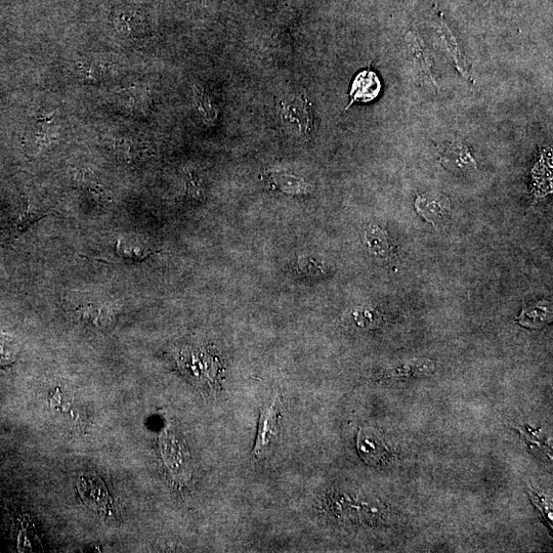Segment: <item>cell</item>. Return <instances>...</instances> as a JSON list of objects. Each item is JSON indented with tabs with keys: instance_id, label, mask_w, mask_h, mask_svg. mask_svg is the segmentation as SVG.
<instances>
[{
	"instance_id": "cell-1",
	"label": "cell",
	"mask_w": 553,
	"mask_h": 553,
	"mask_svg": "<svg viewBox=\"0 0 553 553\" xmlns=\"http://www.w3.org/2000/svg\"><path fill=\"white\" fill-rule=\"evenodd\" d=\"M181 368L198 387L208 391L219 390L221 362L209 352L201 349L187 350L181 357Z\"/></svg>"
},
{
	"instance_id": "cell-2",
	"label": "cell",
	"mask_w": 553,
	"mask_h": 553,
	"mask_svg": "<svg viewBox=\"0 0 553 553\" xmlns=\"http://www.w3.org/2000/svg\"><path fill=\"white\" fill-rule=\"evenodd\" d=\"M161 457L170 477L181 486L192 480L193 465L186 446L173 431H165L159 440Z\"/></svg>"
},
{
	"instance_id": "cell-3",
	"label": "cell",
	"mask_w": 553,
	"mask_h": 553,
	"mask_svg": "<svg viewBox=\"0 0 553 553\" xmlns=\"http://www.w3.org/2000/svg\"><path fill=\"white\" fill-rule=\"evenodd\" d=\"M280 418V398L275 395L261 411L258 436L253 448L255 458L262 460L271 453L279 437Z\"/></svg>"
},
{
	"instance_id": "cell-4",
	"label": "cell",
	"mask_w": 553,
	"mask_h": 553,
	"mask_svg": "<svg viewBox=\"0 0 553 553\" xmlns=\"http://www.w3.org/2000/svg\"><path fill=\"white\" fill-rule=\"evenodd\" d=\"M283 124L294 135L308 138L312 130L309 102L303 96H289L280 102Z\"/></svg>"
},
{
	"instance_id": "cell-5",
	"label": "cell",
	"mask_w": 553,
	"mask_h": 553,
	"mask_svg": "<svg viewBox=\"0 0 553 553\" xmlns=\"http://www.w3.org/2000/svg\"><path fill=\"white\" fill-rule=\"evenodd\" d=\"M415 208L421 218L438 229L449 220L451 202L444 194L429 192L417 196Z\"/></svg>"
},
{
	"instance_id": "cell-6",
	"label": "cell",
	"mask_w": 553,
	"mask_h": 553,
	"mask_svg": "<svg viewBox=\"0 0 553 553\" xmlns=\"http://www.w3.org/2000/svg\"><path fill=\"white\" fill-rule=\"evenodd\" d=\"M71 304V311L84 323L105 329L110 327L115 321L116 311L111 303L83 299L71 301Z\"/></svg>"
},
{
	"instance_id": "cell-7",
	"label": "cell",
	"mask_w": 553,
	"mask_h": 553,
	"mask_svg": "<svg viewBox=\"0 0 553 553\" xmlns=\"http://www.w3.org/2000/svg\"><path fill=\"white\" fill-rule=\"evenodd\" d=\"M358 448L362 458L369 464L384 463L390 455L385 441L370 430H364L360 433Z\"/></svg>"
},
{
	"instance_id": "cell-8",
	"label": "cell",
	"mask_w": 553,
	"mask_h": 553,
	"mask_svg": "<svg viewBox=\"0 0 553 553\" xmlns=\"http://www.w3.org/2000/svg\"><path fill=\"white\" fill-rule=\"evenodd\" d=\"M363 238L369 252L376 259L388 260L392 254V246L387 231L377 224H368L363 229Z\"/></svg>"
},
{
	"instance_id": "cell-9",
	"label": "cell",
	"mask_w": 553,
	"mask_h": 553,
	"mask_svg": "<svg viewBox=\"0 0 553 553\" xmlns=\"http://www.w3.org/2000/svg\"><path fill=\"white\" fill-rule=\"evenodd\" d=\"M379 89V81L374 73H360L353 83V89L351 92L352 102L371 101L377 96Z\"/></svg>"
},
{
	"instance_id": "cell-10",
	"label": "cell",
	"mask_w": 553,
	"mask_h": 553,
	"mask_svg": "<svg viewBox=\"0 0 553 553\" xmlns=\"http://www.w3.org/2000/svg\"><path fill=\"white\" fill-rule=\"evenodd\" d=\"M444 158L452 167L459 169L460 172H471V170L477 168L476 160L469 148L461 143L450 145Z\"/></svg>"
},
{
	"instance_id": "cell-11",
	"label": "cell",
	"mask_w": 553,
	"mask_h": 553,
	"mask_svg": "<svg viewBox=\"0 0 553 553\" xmlns=\"http://www.w3.org/2000/svg\"><path fill=\"white\" fill-rule=\"evenodd\" d=\"M46 215L44 212L34 207L30 200L24 198L21 203L20 210L18 215L12 222V235L18 236L25 230H27L31 225H33L38 220L44 218Z\"/></svg>"
},
{
	"instance_id": "cell-12",
	"label": "cell",
	"mask_w": 553,
	"mask_h": 553,
	"mask_svg": "<svg viewBox=\"0 0 553 553\" xmlns=\"http://www.w3.org/2000/svg\"><path fill=\"white\" fill-rule=\"evenodd\" d=\"M344 320L352 326L368 329L380 324L382 316L375 309L356 308L349 312Z\"/></svg>"
},
{
	"instance_id": "cell-13",
	"label": "cell",
	"mask_w": 553,
	"mask_h": 553,
	"mask_svg": "<svg viewBox=\"0 0 553 553\" xmlns=\"http://www.w3.org/2000/svg\"><path fill=\"white\" fill-rule=\"evenodd\" d=\"M551 311L547 307L539 305L526 309L519 318V322L532 328H540L549 321Z\"/></svg>"
},
{
	"instance_id": "cell-14",
	"label": "cell",
	"mask_w": 553,
	"mask_h": 553,
	"mask_svg": "<svg viewBox=\"0 0 553 553\" xmlns=\"http://www.w3.org/2000/svg\"><path fill=\"white\" fill-rule=\"evenodd\" d=\"M118 252L125 259L143 260L148 257L150 250L136 240L120 239L117 243Z\"/></svg>"
},
{
	"instance_id": "cell-15",
	"label": "cell",
	"mask_w": 553,
	"mask_h": 553,
	"mask_svg": "<svg viewBox=\"0 0 553 553\" xmlns=\"http://www.w3.org/2000/svg\"><path fill=\"white\" fill-rule=\"evenodd\" d=\"M17 359V346L9 336H0V368L11 367Z\"/></svg>"
},
{
	"instance_id": "cell-16",
	"label": "cell",
	"mask_w": 553,
	"mask_h": 553,
	"mask_svg": "<svg viewBox=\"0 0 553 553\" xmlns=\"http://www.w3.org/2000/svg\"><path fill=\"white\" fill-rule=\"evenodd\" d=\"M195 95L197 106L202 116L209 121L216 120L217 113L214 109V106H212L210 98L204 92V90H202L201 88H196Z\"/></svg>"
},
{
	"instance_id": "cell-17",
	"label": "cell",
	"mask_w": 553,
	"mask_h": 553,
	"mask_svg": "<svg viewBox=\"0 0 553 553\" xmlns=\"http://www.w3.org/2000/svg\"><path fill=\"white\" fill-rule=\"evenodd\" d=\"M187 195L195 200H202L204 192L193 175L187 178Z\"/></svg>"
}]
</instances>
